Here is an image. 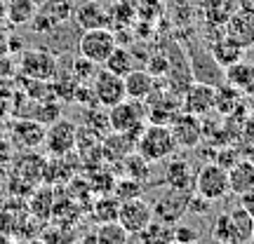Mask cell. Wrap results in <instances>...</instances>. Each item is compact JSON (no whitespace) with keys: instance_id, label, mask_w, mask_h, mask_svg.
<instances>
[{"instance_id":"6da1fadb","label":"cell","mask_w":254,"mask_h":244,"mask_svg":"<svg viewBox=\"0 0 254 244\" xmlns=\"http://www.w3.org/2000/svg\"><path fill=\"white\" fill-rule=\"evenodd\" d=\"M212 240L221 244H247L254 240V218L243 207L231 209L214 221Z\"/></svg>"},{"instance_id":"7a4b0ae2","label":"cell","mask_w":254,"mask_h":244,"mask_svg":"<svg viewBox=\"0 0 254 244\" xmlns=\"http://www.w3.org/2000/svg\"><path fill=\"white\" fill-rule=\"evenodd\" d=\"M136 153L146 157L148 162H165L167 157H172L179 148L172 136V129L167 125H148L144 127V132L136 139Z\"/></svg>"},{"instance_id":"3957f363","label":"cell","mask_w":254,"mask_h":244,"mask_svg":"<svg viewBox=\"0 0 254 244\" xmlns=\"http://www.w3.org/2000/svg\"><path fill=\"white\" fill-rule=\"evenodd\" d=\"M109 125L111 132H118V134H125L127 139L134 141L136 148V139L144 132L146 127V106L144 101H134V99H125L111 106L109 108Z\"/></svg>"},{"instance_id":"277c9868","label":"cell","mask_w":254,"mask_h":244,"mask_svg":"<svg viewBox=\"0 0 254 244\" xmlns=\"http://www.w3.org/2000/svg\"><path fill=\"white\" fill-rule=\"evenodd\" d=\"M193 193L202 195L209 202L224 199L231 193V188H228V169H224L214 160L205 162L198 172L193 174Z\"/></svg>"},{"instance_id":"5b68a950","label":"cell","mask_w":254,"mask_h":244,"mask_svg":"<svg viewBox=\"0 0 254 244\" xmlns=\"http://www.w3.org/2000/svg\"><path fill=\"white\" fill-rule=\"evenodd\" d=\"M59 71V61L57 56L50 52V49H43V47H31V49H24L19 54L17 61V73L24 75L28 80H43L50 82Z\"/></svg>"},{"instance_id":"8992f818","label":"cell","mask_w":254,"mask_h":244,"mask_svg":"<svg viewBox=\"0 0 254 244\" xmlns=\"http://www.w3.org/2000/svg\"><path fill=\"white\" fill-rule=\"evenodd\" d=\"M116 45H118V38L111 28H90V31H82L78 38V54L90 59L97 66H104Z\"/></svg>"},{"instance_id":"52a82bcc","label":"cell","mask_w":254,"mask_h":244,"mask_svg":"<svg viewBox=\"0 0 254 244\" xmlns=\"http://www.w3.org/2000/svg\"><path fill=\"white\" fill-rule=\"evenodd\" d=\"M73 17V2L71 0H45L38 5L36 17L31 19V28L36 33H52L55 28L66 24Z\"/></svg>"},{"instance_id":"ba28073f","label":"cell","mask_w":254,"mask_h":244,"mask_svg":"<svg viewBox=\"0 0 254 244\" xmlns=\"http://www.w3.org/2000/svg\"><path fill=\"white\" fill-rule=\"evenodd\" d=\"M75 139H78V125L66 118L55 120L45 127V150L52 157L75 153Z\"/></svg>"},{"instance_id":"9c48e42d","label":"cell","mask_w":254,"mask_h":244,"mask_svg":"<svg viewBox=\"0 0 254 244\" xmlns=\"http://www.w3.org/2000/svg\"><path fill=\"white\" fill-rule=\"evenodd\" d=\"M146 106V120L151 125H172V120L182 113V97L174 92H160L155 90L148 99L144 101Z\"/></svg>"},{"instance_id":"30bf717a","label":"cell","mask_w":254,"mask_h":244,"mask_svg":"<svg viewBox=\"0 0 254 244\" xmlns=\"http://www.w3.org/2000/svg\"><path fill=\"white\" fill-rule=\"evenodd\" d=\"M92 90H94L97 103H99L101 108H111V106H116V103L127 99L125 78L106 71V68H101V71L94 73V78H92Z\"/></svg>"},{"instance_id":"8fae6325","label":"cell","mask_w":254,"mask_h":244,"mask_svg":"<svg viewBox=\"0 0 254 244\" xmlns=\"http://www.w3.org/2000/svg\"><path fill=\"white\" fill-rule=\"evenodd\" d=\"M153 221V204L146 202L144 197H134L120 202L118 211V223L125 228L132 237H136L141 230H146V226Z\"/></svg>"},{"instance_id":"7c38bea8","label":"cell","mask_w":254,"mask_h":244,"mask_svg":"<svg viewBox=\"0 0 254 244\" xmlns=\"http://www.w3.org/2000/svg\"><path fill=\"white\" fill-rule=\"evenodd\" d=\"M214 94L217 87H212L209 82H190L182 94V110L198 118H207L209 113H214Z\"/></svg>"},{"instance_id":"4fadbf2b","label":"cell","mask_w":254,"mask_h":244,"mask_svg":"<svg viewBox=\"0 0 254 244\" xmlns=\"http://www.w3.org/2000/svg\"><path fill=\"white\" fill-rule=\"evenodd\" d=\"M189 199L190 193L184 190H165L160 197L153 202V218L163 221V223H179L184 218V214L189 211Z\"/></svg>"},{"instance_id":"5bb4252c","label":"cell","mask_w":254,"mask_h":244,"mask_svg":"<svg viewBox=\"0 0 254 244\" xmlns=\"http://www.w3.org/2000/svg\"><path fill=\"white\" fill-rule=\"evenodd\" d=\"M170 129H172V136L177 141V148H184V150L198 148L202 144V139H205V134H202V118L184 113V110L172 120Z\"/></svg>"},{"instance_id":"9a60e30c","label":"cell","mask_w":254,"mask_h":244,"mask_svg":"<svg viewBox=\"0 0 254 244\" xmlns=\"http://www.w3.org/2000/svg\"><path fill=\"white\" fill-rule=\"evenodd\" d=\"M9 139L21 150H38L40 146L45 144V125H40L33 118H19L12 125Z\"/></svg>"},{"instance_id":"2e32d148","label":"cell","mask_w":254,"mask_h":244,"mask_svg":"<svg viewBox=\"0 0 254 244\" xmlns=\"http://www.w3.org/2000/svg\"><path fill=\"white\" fill-rule=\"evenodd\" d=\"M45 164H47V157L45 155L36 153V150H24L14 160V169H12V176L24 181L26 186H38L43 183V174H45Z\"/></svg>"},{"instance_id":"e0dca14e","label":"cell","mask_w":254,"mask_h":244,"mask_svg":"<svg viewBox=\"0 0 254 244\" xmlns=\"http://www.w3.org/2000/svg\"><path fill=\"white\" fill-rule=\"evenodd\" d=\"M73 19L82 31H90V28H109L113 24L111 12L99 0H85L78 7H73Z\"/></svg>"},{"instance_id":"ac0fdd59","label":"cell","mask_w":254,"mask_h":244,"mask_svg":"<svg viewBox=\"0 0 254 244\" xmlns=\"http://www.w3.org/2000/svg\"><path fill=\"white\" fill-rule=\"evenodd\" d=\"M193 169H190L189 160L184 157H167L165 160V172L163 183L170 190H184V193H193Z\"/></svg>"},{"instance_id":"d6986e66","label":"cell","mask_w":254,"mask_h":244,"mask_svg":"<svg viewBox=\"0 0 254 244\" xmlns=\"http://www.w3.org/2000/svg\"><path fill=\"white\" fill-rule=\"evenodd\" d=\"M160 87V80L151 75L146 68H134L125 75V92H127V99H134V101H146L155 90Z\"/></svg>"},{"instance_id":"ffe728a7","label":"cell","mask_w":254,"mask_h":244,"mask_svg":"<svg viewBox=\"0 0 254 244\" xmlns=\"http://www.w3.org/2000/svg\"><path fill=\"white\" fill-rule=\"evenodd\" d=\"M224 33L231 40H236L243 49L254 47V14H247V12L238 9L236 14L224 24Z\"/></svg>"},{"instance_id":"44dd1931","label":"cell","mask_w":254,"mask_h":244,"mask_svg":"<svg viewBox=\"0 0 254 244\" xmlns=\"http://www.w3.org/2000/svg\"><path fill=\"white\" fill-rule=\"evenodd\" d=\"M245 52H247V49H243L236 40H231L224 31H221V33H219V36L209 43V54H212L214 63H217V66H221V68H228V66L238 63L243 56H245Z\"/></svg>"},{"instance_id":"7402d4cb","label":"cell","mask_w":254,"mask_h":244,"mask_svg":"<svg viewBox=\"0 0 254 244\" xmlns=\"http://www.w3.org/2000/svg\"><path fill=\"white\" fill-rule=\"evenodd\" d=\"M226 85L238 90L243 97H254V63L240 61L226 68Z\"/></svg>"},{"instance_id":"603a6c76","label":"cell","mask_w":254,"mask_h":244,"mask_svg":"<svg viewBox=\"0 0 254 244\" xmlns=\"http://www.w3.org/2000/svg\"><path fill=\"white\" fill-rule=\"evenodd\" d=\"M228 188H231L233 195H243L250 188H254V160L252 157H240L228 169Z\"/></svg>"},{"instance_id":"cb8c5ba5","label":"cell","mask_w":254,"mask_h":244,"mask_svg":"<svg viewBox=\"0 0 254 244\" xmlns=\"http://www.w3.org/2000/svg\"><path fill=\"white\" fill-rule=\"evenodd\" d=\"M236 12V0H202V17L207 26H224Z\"/></svg>"},{"instance_id":"d4e9b609","label":"cell","mask_w":254,"mask_h":244,"mask_svg":"<svg viewBox=\"0 0 254 244\" xmlns=\"http://www.w3.org/2000/svg\"><path fill=\"white\" fill-rule=\"evenodd\" d=\"M38 0H5V14L7 24L12 26H26L36 17Z\"/></svg>"},{"instance_id":"484cf974","label":"cell","mask_w":254,"mask_h":244,"mask_svg":"<svg viewBox=\"0 0 254 244\" xmlns=\"http://www.w3.org/2000/svg\"><path fill=\"white\" fill-rule=\"evenodd\" d=\"M136 240H139V244H174V226L153 218L146 226V230L136 235Z\"/></svg>"},{"instance_id":"4316f807","label":"cell","mask_w":254,"mask_h":244,"mask_svg":"<svg viewBox=\"0 0 254 244\" xmlns=\"http://www.w3.org/2000/svg\"><path fill=\"white\" fill-rule=\"evenodd\" d=\"M243 99L245 97L238 90H233L231 85H221V87H217V94H214V110L219 115H233V113H238Z\"/></svg>"},{"instance_id":"83f0119b","label":"cell","mask_w":254,"mask_h":244,"mask_svg":"<svg viewBox=\"0 0 254 244\" xmlns=\"http://www.w3.org/2000/svg\"><path fill=\"white\" fill-rule=\"evenodd\" d=\"M104 68L111 73H116V75H123L125 78L129 71H134L136 63H134V56H132V52L127 49V47L123 45H116V49L109 54V59L104 61Z\"/></svg>"},{"instance_id":"f1b7e54d","label":"cell","mask_w":254,"mask_h":244,"mask_svg":"<svg viewBox=\"0 0 254 244\" xmlns=\"http://www.w3.org/2000/svg\"><path fill=\"white\" fill-rule=\"evenodd\" d=\"M94 237H97V244H127L132 235L118 221H106V223H99V228L94 230Z\"/></svg>"},{"instance_id":"f546056e","label":"cell","mask_w":254,"mask_h":244,"mask_svg":"<svg viewBox=\"0 0 254 244\" xmlns=\"http://www.w3.org/2000/svg\"><path fill=\"white\" fill-rule=\"evenodd\" d=\"M120 211V199L116 195H99L94 207H92V216L97 218V223H106V221H118Z\"/></svg>"},{"instance_id":"4dcf8cb0","label":"cell","mask_w":254,"mask_h":244,"mask_svg":"<svg viewBox=\"0 0 254 244\" xmlns=\"http://www.w3.org/2000/svg\"><path fill=\"white\" fill-rule=\"evenodd\" d=\"M50 85H52V92H55L57 101H73V94H75V90H78L80 80H78L71 71L68 73L57 71V75L50 80Z\"/></svg>"},{"instance_id":"1f68e13d","label":"cell","mask_w":254,"mask_h":244,"mask_svg":"<svg viewBox=\"0 0 254 244\" xmlns=\"http://www.w3.org/2000/svg\"><path fill=\"white\" fill-rule=\"evenodd\" d=\"M90 132H94L97 136H104L111 132L109 125V108H101V106H92V108H85V125Z\"/></svg>"},{"instance_id":"d6a6232c","label":"cell","mask_w":254,"mask_h":244,"mask_svg":"<svg viewBox=\"0 0 254 244\" xmlns=\"http://www.w3.org/2000/svg\"><path fill=\"white\" fill-rule=\"evenodd\" d=\"M31 211L36 214L38 218H50L52 211H55V193L50 186L40 190H33V197H31Z\"/></svg>"},{"instance_id":"836d02e7","label":"cell","mask_w":254,"mask_h":244,"mask_svg":"<svg viewBox=\"0 0 254 244\" xmlns=\"http://www.w3.org/2000/svg\"><path fill=\"white\" fill-rule=\"evenodd\" d=\"M123 162H125V167H127V176H129V179H134V181H139V183H144V179H148V174H151V164H153V162H148L146 157H141L136 150L127 155Z\"/></svg>"},{"instance_id":"e575fe53","label":"cell","mask_w":254,"mask_h":244,"mask_svg":"<svg viewBox=\"0 0 254 244\" xmlns=\"http://www.w3.org/2000/svg\"><path fill=\"white\" fill-rule=\"evenodd\" d=\"M113 195H116L120 202H127V199H134V197H144V188H141V183L139 181L125 176V179H116Z\"/></svg>"},{"instance_id":"d590c367","label":"cell","mask_w":254,"mask_h":244,"mask_svg":"<svg viewBox=\"0 0 254 244\" xmlns=\"http://www.w3.org/2000/svg\"><path fill=\"white\" fill-rule=\"evenodd\" d=\"M113 186H116V176H113L109 169H94V172H92L90 190L106 195V193H113Z\"/></svg>"},{"instance_id":"8d00e7d4","label":"cell","mask_w":254,"mask_h":244,"mask_svg":"<svg viewBox=\"0 0 254 244\" xmlns=\"http://www.w3.org/2000/svg\"><path fill=\"white\" fill-rule=\"evenodd\" d=\"M97 71H99V68H97V63H92L90 59H85V56H80V54L75 56V59H73V63H71V73L80 82H90L92 78H94V73H97Z\"/></svg>"},{"instance_id":"74e56055","label":"cell","mask_w":254,"mask_h":244,"mask_svg":"<svg viewBox=\"0 0 254 244\" xmlns=\"http://www.w3.org/2000/svg\"><path fill=\"white\" fill-rule=\"evenodd\" d=\"M174 242H182V244H198L200 242V233L195 228H190L189 223H174Z\"/></svg>"},{"instance_id":"f35d334b","label":"cell","mask_w":254,"mask_h":244,"mask_svg":"<svg viewBox=\"0 0 254 244\" xmlns=\"http://www.w3.org/2000/svg\"><path fill=\"white\" fill-rule=\"evenodd\" d=\"M217 164H221L224 169H231L233 164L240 160V155H238V150H233V148H219V153L212 157Z\"/></svg>"},{"instance_id":"ab89813d","label":"cell","mask_w":254,"mask_h":244,"mask_svg":"<svg viewBox=\"0 0 254 244\" xmlns=\"http://www.w3.org/2000/svg\"><path fill=\"white\" fill-rule=\"evenodd\" d=\"M17 73V61L12 59V54L0 56V78H14Z\"/></svg>"},{"instance_id":"60d3db41","label":"cell","mask_w":254,"mask_h":244,"mask_svg":"<svg viewBox=\"0 0 254 244\" xmlns=\"http://www.w3.org/2000/svg\"><path fill=\"white\" fill-rule=\"evenodd\" d=\"M238 199H240L238 207H243L247 214L254 218V188H250L247 193H243V195H238Z\"/></svg>"},{"instance_id":"b9f144b4","label":"cell","mask_w":254,"mask_h":244,"mask_svg":"<svg viewBox=\"0 0 254 244\" xmlns=\"http://www.w3.org/2000/svg\"><path fill=\"white\" fill-rule=\"evenodd\" d=\"M9 40H12V33L5 26H0V56L9 54Z\"/></svg>"},{"instance_id":"7bdbcfd3","label":"cell","mask_w":254,"mask_h":244,"mask_svg":"<svg viewBox=\"0 0 254 244\" xmlns=\"http://www.w3.org/2000/svg\"><path fill=\"white\" fill-rule=\"evenodd\" d=\"M14 92H12V82L9 78H0V99H9Z\"/></svg>"},{"instance_id":"ee69618b","label":"cell","mask_w":254,"mask_h":244,"mask_svg":"<svg viewBox=\"0 0 254 244\" xmlns=\"http://www.w3.org/2000/svg\"><path fill=\"white\" fill-rule=\"evenodd\" d=\"M238 9L240 12H247V14H254V0H236Z\"/></svg>"},{"instance_id":"f6af8a7d","label":"cell","mask_w":254,"mask_h":244,"mask_svg":"<svg viewBox=\"0 0 254 244\" xmlns=\"http://www.w3.org/2000/svg\"><path fill=\"white\" fill-rule=\"evenodd\" d=\"M7 21V14H5V0H0V26H5Z\"/></svg>"},{"instance_id":"bcb514c9","label":"cell","mask_w":254,"mask_h":244,"mask_svg":"<svg viewBox=\"0 0 254 244\" xmlns=\"http://www.w3.org/2000/svg\"><path fill=\"white\" fill-rule=\"evenodd\" d=\"M127 244H139V240H134V237H129V242Z\"/></svg>"},{"instance_id":"7dc6e473","label":"cell","mask_w":254,"mask_h":244,"mask_svg":"<svg viewBox=\"0 0 254 244\" xmlns=\"http://www.w3.org/2000/svg\"><path fill=\"white\" fill-rule=\"evenodd\" d=\"M207 244H221V242H217V240H209V242Z\"/></svg>"}]
</instances>
